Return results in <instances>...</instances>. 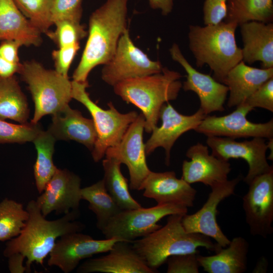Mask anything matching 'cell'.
Wrapping results in <instances>:
<instances>
[{
	"label": "cell",
	"mask_w": 273,
	"mask_h": 273,
	"mask_svg": "<svg viewBox=\"0 0 273 273\" xmlns=\"http://www.w3.org/2000/svg\"><path fill=\"white\" fill-rule=\"evenodd\" d=\"M88 86V82L72 80V97L84 105L93 118L97 137L91 152L94 160L97 162L104 157L108 148L120 142L139 114L134 111L121 113L111 102L107 104L109 108L103 109L90 98L86 90Z\"/></svg>",
	"instance_id": "obj_7"
},
{
	"label": "cell",
	"mask_w": 273,
	"mask_h": 273,
	"mask_svg": "<svg viewBox=\"0 0 273 273\" xmlns=\"http://www.w3.org/2000/svg\"><path fill=\"white\" fill-rule=\"evenodd\" d=\"M243 42L242 61L261 63L262 68L273 67V23L249 21L239 25Z\"/></svg>",
	"instance_id": "obj_23"
},
{
	"label": "cell",
	"mask_w": 273,
	"mask_h": 273,
	"mask_svg": "<svg viewBox=\"0 0 273 273\" xmlns=\"http://www.w3.org/2000/svg\"><path fill=\"white\" fill-rule=\"evenodd\" d=\"M41 130L38 123L15 124L0 119V143L32 142Z\"/></svg>",
	"instance_id": "obj_35"
},
{
	"label": "cell",
	"mask_w": 273,
	"mask_h": 273,
	"mask_svg": "<svg viewBox=\"0 0 273 273\" xmlns=\"http://www.w3.org/2000/svg\"><path fill=\"white\" fill-rule=\"evenodd\" d=\"M242 103L229 114L216 116H206L194 129L207 137L220 136L233 139L238 138H273V120L265 123H253L246 118L252 110Z\"/></svg>",
	"instance_id": "obj_12"
},
{
	"label": "cell",
	"mask_w": 273,
	"mask_h": 273,
	"mask_svg": "<svg viewBox=\"0 0 273 273\" xmlns=\"http://www.w3.org/2000/svg\"><path fill=\"white\" fill-rule=\"evenodd\" d=\"M267 260L264 257H262L257 262L253 270V272H266L267 270Z\"/></svg>",
	"instance_id": "obj_45"
},
{
	"label": "cell",
	"mask_w": 273,
	"mask_h": 273,
	"mask_svg": "<svg viewBox=\"0 0 273 273\" xmlns=\"http://www.w3.org/2000/svg\"><path fill=\"white\" fill-rule=\"evenodd\" d=\"M249 245L242 237L234 238L225 247L210 256L198 254L200 267L208 273H244L247 269Z\"/></svg>",
	"instance_id": "obj_26"
},
{
	"label": "cell",
	"mask_w": 273,
	"mask_h": 273,
	"mask_svg": "<svg viewBox=\"0 0 273 273\" xmlns=\"http://www.w3.org/2000/svg\"><path fill=\"white\" fill-rule=\"evenodd\" d=\"M145 118L140 113L130 124L120 142L108 148L105 156L115 159L127 166L130 177V188L142 190L143 184L150 173L146 161L145 144L143 142Z\"/></svg>",
	"instance_id": "obj_11"
},
{
	"label": "cell",
	"mask_w": 273,
	"mask_h": 273,
	"mask_svg": "<svg viewBox=\"0 0 273 273\" xmlns=\"http://www.w3.org/2000/svg\"><path fill=\"white\" fill-rule=\"evenodd\" d=\"M29 110L26 97L15 75L0 77V119L27 123Z\"/></svg>",
	"instance_id": "obj_27"
},
{
	"label": "cell",
	"mask_w": 273,
	"mask_h": 273,
	"mask_svg": "<svg viewBox=\"0 0 273 273\" xmlns=\"http://www.w3.org/2000/svg\"><path fill=\"white\" fill-rule=\"evenodd\" d=\"M182 165V176L189 184L201 183L210 188L226 181L231 171V164L209 154L206 146L197 143L187 150Z\"/></svg>",
	"instance_id": "obj_19"
},
{
	"label": "cell",
	"mask_w": 273,
	"mask_h": 273,
	"mask_svg": "<svg viewBox=\"0 0 273 273\" xmlns=\"http://www.w3.org/2000/svg\"><path fill=\"white\" fill-rule=\"evenodd\" d=\"M24 16L41 33H46L53 25V0H13Z\"/></svg>",
	"instance_id": "obj_33"
},
{
	"label": "cell",
	"mask_w": 273,
	"mask_h": 273,
	"mask_svg": "<svg viewBox=\"0 0 273 273\" xmlns=\"http://www.w3.org/2000/svg\"><path fill=\"white\" fill-rule=\"evenodd\" d=\"M41 32L24 16L13 0H0V42L15 40L27 47L39 46Z\"/></svg>",
	"instance_id": "obj_25"
},
{
	"label": "cell",
	"mask_w": 273,
	"mask_h": 273,
	"mask_svg": "<svg viewBox=\"0 0 273 273\" xmlns=\"http://www.w3.org/2000/svg\"><path fill=\"white\" fill-rule=\"evenodd\" d=\"M56 139L47 130H41L32 142L37 151L34 165V176L38 192L41 194L51 179L57 167L54 165L53 155Z\"/></svg>",
	"instance_id": "obj_31"
},
{
	"label": "cell",
	"mask_w": 273,
	"mask_h": 273,
	"mask_svg": "<svg viewBox=\"0 0 273 273\" xmlns=\"http://www.w3.org/2000/svg\"><path fill=\"white\" fill-rule=\"evenodd\" d=\"M150 7L160 10L162 15L167 16L172 11L174 0H148Z\"/></svg>",
	"instance_id": "obj_44"
},
{
	"label": "cell",
	"mask_w": 273,
	"mask_h": 273,
	"mask_svg": "<svg viewBox=\"0 0 273 273\" xmlns=\"http://www.w3.org/2000/svg\"><path fill=\"white\" fill-rule=\"evenodd\" d=\"M81 179L66 169H57L44 191L36 200L42 215L53 212L65 214L78 210L81 199Z\"/></svg>",
	"instance_id": "obj_18"
},
{
	"label": "cell",
	"mask_w": 273,
	"mask_h": 273,
	"mask_svg": "<svg viewBox=\"0 0 273 273\" xmlns=\"http://www.w3.org/2000/svg\"><path fill=\"white\" fill-rule=\"evenodd\" d=\"M238 24L222 21L215 25H190L189 49L199 68L207 65L213 78L222 83L228 73L242 61L241 49L237 44Z\"/></svg>",
	"instance_id": "obj_3"
},
{
	"label": "cell",
	"mask_w": 273,
	"mask_h": 273,
	"mask_svg": "<svg viewBox=\"0 0 273 273\" xmlns=\"http://www.w3.org/2000/svg\"><path fill=\"white\" fill-rule=\"evenodd\" d=\"M224 21L238 26L249 21L272 22L273 0H228Z\"/></svg>",
	"instance_id": "obj_28"
},
{
	"label": "cell",
	"mask_w": 273,
	"mask_h": 273,
	"mask_svg": "<svg viewBox=\"0 0 273 273\" xmlns=\"http://www.w3.org/2000/svg\"><path fill=\"white\" fill-rule=\"evenodd\" d=\"M207 115L200 108L192 115H185L169 102L164 104L160 113L161 125L152 130L145 143L146 156L151 154L157 148L162 147L165 153V164L169 165L170 151L176 141L186 132L194 130Z\"/></svg>",
	"instance_id": "obj_17"
},
{
	"label": "cell",
	"mask_w": 273,
	"mask_h": 273,
	"mask_svg": "<svg viewBox=\"0 0 273 273\" xmlns=\"http://www.w3.org/2000/svg\"><path fill=\"white\" fill-rule=\"evenodd\" d=\"M19 74L28 85L34 102L32 123H38L46 115H53L72 99V81L68 76L47 69L36 61L21 64Z\"/></svg>",
	"instance_id": "obj_6"
},
{
	"label": "cell",
	"mask_w": 273,
	"mask_h": 273,
	"mask_svg": "<svg viewBox=\"0 0 273 273\" xmlns=\"http://www.w3.org/2000/svg\"><path fill=\"white\" fill-rule=\"evenodd\" d=\"M242 198L245 220L251 235L266 238L273 227V169L254 177Z\"/></svg>",
	"instance_id": "obj_10"
},
{
	"label": "cell",
	"mask_w": 273,
	"mask_h": 273,
	"mask_svg": "<svg viewBox=\"0 0 273 273\" xmlns=\"http://www.w3.org/2000/svg\"><path fill=\"white\" fill-rule=\"evenodd\" d=\"M252 109L259 107L273 112V77L268 80L243 103Z\"/></svg>",
	"instance_id": "obj_38"
},
{
	"label": "cell",
	"mask_w": 273,
	"mask_h": 273,
	"mask_svg": "<svg viewBox=\"0 0 273 273\" xmlns=\"http://www.w3.org/2000/svg\"><path fill=\"white\" fill-rule=\"evenodd\" d=\"M103 66L102 79L112 86L125 80L159 73L163 68L134 44L128 28L121 35L113 56Z\"/></svg>",
	"instance_id": "obj_9"
},
{
	"label": "cell",
	"mask_w": 273,
	"mask_h": 273,
	"mask_svg": "<svg viewBox=\"0 0 273 273\" xmlns=\"http://www.w3.org/2000/svg\"><path fill=\"white\" fill-rule=\"evenodd\" d=\"M21 64H14L7 61L0 56V77L7 78L19 73Z\"/></svg>",
	"instance_id": "obj_43"
},
{
	"label": "cell",
	"mask_w": 273,
	"mask_h": 273,
	"mask_svg": "<svg viewBox=\"0 0 273 273\" xmlns=\"http://www.w3.org/2000/svg\"><path fill=\"white\" fill-rule=\"evenodd\" d=\"M119 241L116 238L96 240L80 232L70 233L61 237L50 253L48 264L55 266L64 273L74 270L80 262L96 254L107 253Z\"/></svg>",
	"instance_id": "obj_14"
},
{
	"label": "cell",
	"mask_w": 273,
	"mask_h": 273,
	"mask_svg": "<svg viewBox=\"0 0 273 273\" xmlns=\"http://www.w3.org/2000/svg\"><path fill=\"white\" fill-rule=\"evenodd\" d=\"M268 149L270 150V154L267 159L272 161L273 160V138L268 139V142H267Z\"/></svg>",
	"instance_id": "obj_46"
},
{
	"label": "cell",
	"mask_w": 273,
	"mask_h": 273,
	"mask_svg": "<svg viewBox=\"0 0 273 273\" xmlns=\"http://www.w3.org/2000/svg\"><path fill=\"white\" fill-rule=\"evenodd\" d=\"M82 0H53L52 21L68 19L81 20Z\"/></svg>",
	"instance_id": "obj_36"
},
{
	"label": "cell",
	"mask_w": 273,
	"mask_h": 273,
	"mask_svg": "<svg viewBox=\"0 0 273 273\" xmlns=\"http://www.w3.org/2000/svg\"><path fill=\"white\" fill-rule=\"evenodd\" d=\"M198 253L173 255L166 260L167 273H199Z\"/></svg>",
	"instance_id": "obj_37"
},
{
	"label": "cell",
	"mask_w": 273,
	"mask_h": 273,
	"mask_svg": "<svg viewBox=\"0 0 273 273\" xmlns=\"http://www.w3.org/2000/svg\"><path fill=\"white\" fill-rule=\"evenodd\" d=\"M79 273H155L125 241L116 242L105 255L88 258L79 266Z\"/></svg>",
	"instance_id": "obj_20"
},
{
	"label": "cell",
	"mask_w": 273,
	"mask_h": 273,
	"mask_svg": "<svg viewBox=\"0 0 273 273\" xmlns=\"http://www.w3.org/2000/svg\"><path fill=\"white\" fill-rule=\"evenodd\" d=\"M102 164L105 188L117 205L122 210L141 207L129 192L127 180L121 171V163L115 159L106 157Z\"/></svg>",
	"instance_id": "obj_29"
},
{
	"label": "cell",
	"mask_w": 273,
	"mask_h": 273,
	"mask_svg": "<svg viewBox=\"0 0 273 273\" xmlns=\"http://www.w3.org/2000/svg\"><path fill=\"white\" fill-rule=\"evenodd\" d=\"M173 60L179 64L187 73V79L182 88L195 93L200 102V108L206 115L215 111H223L229 88L213 77L195 69L183 55L178 45L174 43L169 49Z\"/></svg>",
	"instance_id": "obj_16"
},
{
	"label": "cell",
	"mask_w": 273,
	"mask_h": 273,
	"mask_svg": "<svg viewBox=\"0 0 273 273\" xmlns=\"http://www.w3.org/2000/svg\"><path fill=\"white\" fill-rule=\"evenodd\" d=\"M79 48V42H78L54 50L52 56L55 70L61 75L68 76L69 68Z\"/></svg>",
	"instance_id": "obj_39"
},
{
	"label": "cell",
	"mask_w": 273,
	"mask_h": 273,
	"mask_svg": "<svg viewBox=\"0 0 273 273\" xmlns=\"http://www.w3.org/2000/svg\"><path fill=\"white\" fill-rule=\"evenodd\" d=\"M183 216L169 215L164 226L131 243L134 250L156 272L171 256L198 253L199 247L215 253L222 248L206 236L186 232L181 223Z\"/></svg>",
	"instance_id": "obj_4"
},
{
	"label": "cell",
	"mask_w": 273,
	"mask_h": 273,
	"mask_svg": "<svg viewBox=\"0 0 273 273\" xmlns=\"http://www.w3.org/2000/svg\"><path fill=\"white\" fill-rule=\"evenodd\" d=\"M56 29L49 31L46 34L52 40L59 48L79 42L87 35L85 27L80 23V20L62 19L55 22Z\"/></svg>",
	"instance_id": "obj_34"
},
{
	"label": "cell",
	"mask_w": 273,
	"mask_h": 273,
	"mask_svg": "<svg viewBox=\"0 0 273 273\" xmlns=\"http://www.w3.org/2000/svg\"><path fill=\"white\" fill-rule=\"evenodd\" d=\"M81 199L89 203L88 208L96 215L97 227L102 232L109 221L122 210L107 192L103 179L81 188Z\"/></svg>",
	"instance_id": "obj_30"
},
{
	"label": "cell",
	"mask_w": 273,
	"mask_h": 273,
	"mask_svg": "<svg viewBox=\"0 0 273 273\" xmlns=\"http://www.w3.org/2000/svg\"><path fill=\"white\" fill-rule=\"evenodd\" d=\"M242 178L241 175H239L232 180L211 187V191L203 206L195 213L186 214L183 216L181 223L186 231L204 235L214 240L220 247H226L231 241L217 223V207L221 201L234 194Z\"/></svg>",
	"instance_id": "obj_13"
},
{
	"label": "cell",
	"mask_w": 273,
	"mask_h": 273,
	"mask_svg": "<svg viewBox=\"0 0 273 273\" xmlns=\"http://www.w3.org/2000/svg\"><path fill=\"white\" fill-rule=\"evenodd\" d=\"M187 207L176 204H157L149 207L122 210L113 217L102 231L105 238H118L131 243L159 229L163 217L172 214L184 215Z\"/></svg>",
	"instance_id": "obj_8"
},
{
	"label": "cell",
	"mask_w": 273,
	"mask_h": 273,
	"mask_svg": "<svg viewBox=\"0 0 273 273\" xmlns=\"http://www.w3.org/2000/svg\"><path fill=\"white\" fill-rule=\"evenodd\" d=\"M52 115L48 131L56 141H74L93 150L97 134L92 119L84 117L69 104Z\"/></svg>",
	"instance_id": "obj_22"
},
{
	"label": "cell",
	"mask_w": 273,
	"mask_h": 273,
	"mask_svg": "<svg viewBox=\"0 0 273 273\" xmlns=\"http://www.w3.org/2000/svg\"><path fill=\"white\" fill-rule=\"evenodd\" d=\"M206 142L212 150L211 154L217 158L228 161L241 158L247 163L249 170L244 180L248 185L256 176L273 169L267 161L268 146L264 138L237 142L229 138L209 136Z\"/></svg>",
	"instance_id": "obj_15"
},
{
	"label": "cell",
	"mask_w": 273,
	"mask_h": 273,
	"mask_svg": "<svg viewBox=\"0 0 273 273\" xmlns=\"http://www.w3.org/2000/svg\"><path fill=\"white\" fill-rule=\"evenodd\" d=\"M8 259V267L12 273H22L27 271L23 263L25 257L20 253H14L10 255Z\"/></svg>",
	"instance_id": "obj_42"
},
{
	"label": "cell",
	"mask_w": 273,
	"mask_h": 273,
	"mask_svg": "<svg viewBox=\"0 0 273 273\" xmlns=\"http://www.w3.org/2000/svg\"><path fill=\"white\" fill-rule=\"evenodd\" d=\"M26 209L29 217L25 225L18 236L6 243L3 254L6 257L17 253L23 255L27 259V271H30L33 262L43 265L59 238L81 232L85 227L83 223L76 220L80 215L79 209L71 210L53 220L46 218L35 200L30 201Z\"/></svg>",
	"instance_id": "obj_1"
},
{
	"label": "cell",
	"mask_w": 273,
	"mask_h": 273,
	"mask_svg": "<svg viewBox=\"0 0 273 273\" xmlns=\"http://www.w3.org/2000/svg\"><path fill=\"white\" fill-rule=\"evenodd\" d=\"M273 77V67L257 68L241 61L228 73L222 83L229 88L227 106L237 107L268 80Z\"/></svg>",
	"instance_id": "obj_24"
},
{
	"label": "cell",
	"mask_w": 273,
	"mask_h": 273,
	"mask_svg": "<svg viewBox=\"0 0 273 273\" xmlns=\"http://www.w3.org/2000/svg\"><path fill=\"white\" fill-rule=\"evenodd\" d=\"M143 196L155 200L157 204L173 203L187 208L194 206L197 191L173 171H152L144 181Z\"/></svg>",
	"instance_id": "obj_21"
},
{
	"label": "cell",
	"mask_w": 273,
	"mask_h": 273,
	"mask_svg": "<svg viewBox=\"0 0 273 273\" xmlns=\"http://www.w3.org/2000/svg\"><path fill=\"white\" fill-rule=\"evenodd\" d=\"M228 0H205L203 21L205 25H215L224 20L227 12Z\"/></svg>",
	"instance_id": "obj_40"
},
{
	"label": "cell",
	"mask_w": 273,
	"mask_h": 273,
	"mask_svg": "<svg viewBox=\"0 0 273 273\" xmlns=\"http://www.w3.org/2000/svg\"><path fill=\"white\" fill-rule=\"evenodd\" d=\"M128 0H106L90 15L87 41L73 80L86 82L90 71L113 56L127 27Z\"/></svg>",
	"instance_id": "obj_2"
},
{
	"label": "cell",
	"mask_w": 273,
	"mask_h": 273,
	"mask_svg": "<svg viewBox=\"0 0 273 273\" xmlns=\"http://www.w3.org/2000/svg\"><path fill=\"white\" fill-rule=\"evenodd\" d=\"M29 214L23 205L5 198L0 202V241H9L21 233Z\"/></svg>",
	"instance_id": "obj_32"
},
{
	"label": "cell",
	"mask_w": 273,
	"mask_h": 273,
	"mask_svg": "<svg viewBox=\"0 0 273 273\" xmlns=\"http://www.w3.org/2000/svg\"><path fill=\"white\" fill-rule=\"evenodd\" d=\"M181 77L178 72L163 67L159 73L125 80L113 87L116 95L141 111L145 131L151 133L157 126L162 106L177 98Z\"/></svg>",
	"instance_id": "obj_5"
},
{
	"label": "cell",
	"mask_w": 273,
	"mask_h": 273,
	"mask_svg": "<svg viewBox=\"0 0 273 273\" xmlns=\"http://www.w3.org/2000/svg\"><path fill=\"white\" fill-rule=\"evenodd\" d=\"M22 44L15 40H6L0 43V56L7 61L20 64L18 50Z\"/></svg>",
	"instance_id": "obj_41"
}]
</instances>
